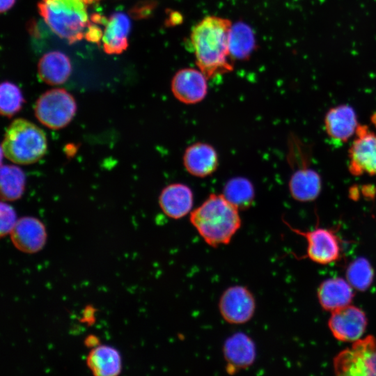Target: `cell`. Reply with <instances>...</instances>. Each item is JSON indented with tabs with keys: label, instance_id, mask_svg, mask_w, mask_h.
Masks as SVG:
<instances>
[{
	"label": "cell",
	"instance_id": "obj_9",
	"mask_svg": "<svg viewBox=\"0 0 376 376\" xmlns=\"http://www.w3.org/2000/svg\"><path fill=\"white\" fill-rule=\"evenodd\" d=\"M219 310L223 319L230 324H240L249 322L256 311L253 294L246 287L234 285L221 295Z\"/></svg>",
	"mask_w": 376,
	"mask_h": 376
},
{
	"label": "cell",
	"instance_id": "obj_5",
	"mask_svg": "<svg viewBox=\"0 0 376 376\" xmlns=\"http://www.w3.org/2000/svg\"><path fill=\"white\" fill-rule=\"evenodd\" d=\"M288 161L293 170L289 181L292 197L299 202L316 199L322 189V180L319 173L311 166L306 146L295 135L289 137Z\"/></svg>",
	"mask_w": 376,
	"mask_h": 376
},
{
	"label": "cell",
	"instance_id": "obj_2",
	"mask_svg": "<svg viewBox=\"0 0 376 376\" xmlns=\"http://www.w3.org/2000/svg\"><path fill=\"white\" fill-rule=\"evenodd\" d=\"M190 221L211 246L228 244L241 226L239 210L223 194H210L190 214Z\"/></svg>",
	"mask_w": 376,
	"mask_h": 376
},
{
	"label": "cell",
	"instance_id": "obj_27",
	"mask_svg": "<svg viewBox=\"0 0 376 376\" xmlns=\"http://www.w3.org/2000/svg\"><path fill=\"white\" fill-rule=\"evenodd\" d=\"M0 219L1 237L10 234L18 220L14 208L9 204L3 202L1 203Z\"/></svg>",
	"mask_w": 376,
	"mask_h": 376
},
{
	"label": "cell",
	"instance_id": "obj_12",
	"mask_svg": "<svg viewBox=\"0 0 376 376\" xmlns=\"http://www.w3.org/2000/svg\"><path fill=\"white\" fill-rule=\"evenodd\" d=\"M207 77L199 70L185 68L178 71L171 81V91L180 102L196 104L202 101L207 92Z\"/></svg>",
	"mask_w": 376,
	"mask_h": 376
},
{
	"label": "cell",
	"instance_id": "obj_25",
	"mask_svg": "<svg viewBox=\"0 0 376 376\" xmlns=\"http://www.w3.org/2000/svg\"><path fill=\"white\" fill-rule=\"evenodd\" d=\"M345 275L352 288L365 291L373 281L374 271L368 260L359 258L349 265Z\"/></svg>",
	"mask_w": 376,
	"mask_h": 376
},
{
	"label": "cell",
	"instance_id": "obj_13",
	"mask_svg": "<svg viewBox=\"0 0 376 376\" xmlns=\"http://www.w3.org/2000/svg\"><path fill=\"white\" fill-rule=\"evenodd\" d=\"M10 235L14 246L26 253L40 251L47 240L45 225L40 220L33 217L19 219Z\"/></svg>",
	"mask_w": 376,
	"mask_h": 376
},
{
	"label": "cell",
	"instance_id": "obj_19",
	"mask_svg": "<svg viewBox=\"0 0 376 376\" xmlns=\"http://www.w3.org/2000/svg\"><path fill=\"white\" fill-rule=\"evenodd\" d=\"M130 27V20L125 13L118 12L111 15L102 38L104 52L113 54L125 51L128 47Z\"/></svg>",
	"mask_w": 376,
	"mask_h": 376
},
{
	"label": "cell",
	"instance_id": "obj_11",
	"mask_svg": "<svg viewBox=\"0 0 376 376\" xmlns=\"http://www.w3.org/2000/svg\"><path fill=\"white\" fill-rule=\"evenodd\" d=\"M367 318L359 308L347 305L331 312L329 327L335 338L343 342H354L363 334Z\"/></svg>",
	"mask_w": 376,
	"mask_h": 376
},
{
	"label": "cell",
	"instance_id": "obj_23",
	"mask_svg": "<svg viewBox=\"0 0 376 376\" xmlns=\"http://www.w3.org/2000/svg\"><path fill=\"white\" fill-rule=\"evenodd\" d=\"M222 194L238 210H245L253 203L255 191L249 180L235 177L226 183Z\"/></svg>",
	"mask_w": 376,
	"mask_h": 376
},
{
	"label": "cell",
	"instance_id": "obj_4",
	"mask_svg": "<svg viewBox=\"0 0 376 376\" xmlns=\"http://www.w3.org/2000/svg\"><path fill=\"white\" fill-rule=\"evenodd\" d=\"M47 141L43 130L23 118L13 121L6 130L1 145L5 157L15 164H30L46 153Z\"/></svg>",
	"mask_w": 376,
	"mask_h": 376
},
{
	"label": "cell",
	"instance_id": "obj_8",
	"mask_svg": "<svg viewBox=\"0 0 376 376\" xmlns=\"http://www.w3.org/2000/svg\"><path fill=\"white\" fill-rule=\"evenodd\" d=\"M356 138L349 150V170L352 175H376V133L359 125Z\"/></svg>",
	"mask_w": 376,
	"mask_h": 376
},
{
	"label": "cell",
	"instance_id": "obj_3",
	"mask_svg": "<svg viewBox=\"0 0 376 376\" xmlns=\"http://www.w3.org/2000/svg\"><path fill=\"white\" fill-rule=\"evenodd\" d=\"M85 5L81 0H41L38 8L51 30L72 44L84 38L90 24Z\"/></svg>",
	"mask_w": 376,
	"mask_h": 376
},
{
	"label": "cell",
	"instance_id": "obj_14",
	"mask_svg": "<svg viewBox=\"0 0 376 376\" xmlns=\"http://www.w3.org/2000/svg\"><path fill=\"white\" fill-rule=\"evenodd\" d=\"M183 164L191 175L205 178L217 170L219 164L218 155L211 145L203 142L195 143L185 150Z\"/></svg>",
	"mask_w": 376,
	"mask_h": 376
},
{
	"label": "cell",
	"instance_id": "obj_30",
	"mask_svg": "<svg viewBox=\"0 0 376 376\" xmlns=\"http://www.w3.org/2000/svg\"><path fill=\"white\" fill-rule=\"evenodd\" d=\"M370 120H371V122L372 123L375 125V127H376V112H375L371 118H370Z\"/></svg>",
	"mask_w": 376,
	"mask_h": 376
},
{
	"label": "cell",
	"instance_id": "obj_29",
	"mask_svg": "<svg viewBox=\"0 0 376 376\" xmlns=\"http://www.w3.org/2000/svg\"><path fill=\"white\" fill-rule=\"evenodd\" d=\"M15 0H0V10L1 13L8 10L13 7Z\"/></svg>",
	"mask_w": 376,
	"mask_h": 376
},
{
	"label": "cell",
	"instance_id": "obj_22",
	"mask_svg": "<svg viewBox=\"0 0 376 376\" xmlns=\"http://www.w3.org/2000/svg\"><path fill=\"white\" fill-rule=\"evenodd\" d=\"M256 48L251 28L242 22L232 25L229 36V50L233 60H245Z\"/></svg>",
	"mask_w": 376,
	"mask_h": 376
},
{
	"label": "cell",
	"instance_id": "obj_7",
	"mask_svg": "<svg viewBox=\"0 0 376 376\" xmlns=\"http://www.w3.org/2000/svg\"><path fill=\"white\" fill-rule=\"evenodd\" d=\"M76 111L75 98L63 88H54L44 93L38 99L34 107L38 120L52 130H59L68 125Z\"/></svg>",
	"mask_w": 376,
	"mask_h": 376
},
{
	"label": "cell",
	"instance_id": "obj_28",
	"mask_svg": "<svg viewBox=\"0 0 376 376\" xmlns=\"http://www.w3.org/2000/svg\"><path fill=\"white\" fill-rule=\"evenodd\" d=\"M103 33L101 29L95 24H91L88 26L84 37L86 39L92 42L99 43L102 38Z\"/></svg>",
	"mask_w": 376,
	"mask_h": 376
},
{
	"label": "cell",
	"instance_id": "obj_1",
	"mask_svg": "<svg viewBox=\"0 0 376 376\" xmlns=\"http://www.w3.org/2000/svg\"><path fill=\"white\" fill-rule=\"evenodd\" d=\"M231 26L228 19L207 16L192 29L191 42L196 63L207 79L233 70V59L229 50Z\"/></svg>",
	"mask_w": 376,
	"mask_h": 376
},
{
	"label": "cell",
	"instance_id": "obj_26",
	"mask_svg": "<svg viewBox=\"0 0 376 376\" xmlns=\"http://www.w3.org/2000/svg\"><path fill=\"white\" fill-rule=\"evenodd\" d=\"M24 97L17 86L8 81L0 86V111L1 115L11 117L22 107Z\"/></svg>",
	"mask_w": 376,
	"mask_h": 376
},
{
	"label": "cell",
	"instance_id": "obj_10",
	"mask_svg": "<svg viewBox=\"0 0 376 376\" xmlns=\"http://www.w3.org/2000/svg\"><path fill=\"white\" fill-rule=\"evenodd\" d=\"M284 222L293 232L306 238L308 242L306 255L312 261L320 265H327L339 258V240L331 230L317 228L313 230L304 231L293 228Z\"/></svg>",
	"mask_w": 376,
	"mask_h": 376
},
{
	"label": "cell",
	"instance_id": "obj_18",
	"mask_svg": "<svg viewBox=\"0 0 376 376\" xmlns=\"http://www.w3.org/2000/svg\"><path fill=\"white\" fill-rule=\"evenodd\" d=\"M353 297L352 285L340 277L325 280L318 290L320 304L322 308L331 312L349 305Z\"/></svg>",
	"mask_w": 376,
	"mask_h": 376
},
{
	"label": "cell",
	"instance_id": "obj_15",
	"mask_svg": "<svg viewBox=\"0 0 376 376\" xmlns=\"http://www.w3.org/2000/svg\"><path fill=\"white\" fill-rule=\"evenodd\" d=\"M359 126L357 114L348 104H340L330 109L324 118L328 136L334 141L345 143L356 133Z\"/></svg>",
	"mask_w": 376,
	"mask_h": 376
},
{
	"label": "cell",
	"instance_id": "obj_17",
	"mask_svg": "<svg viewBox=\"0 0 376 376\" xmlns=\"http://www.w3.org/2000/svg\"><path fill=\"white\" fill-rule=\"evenodd\" d=\"M193 193L190 187L182 183H173L164 187L159 197L163 212L170 218L180 219L191 211Z\"/></svg>",
	"mask_w": 376,
	"mask_h": 376
},
{
	"label": "cell",
	"instance_id": "obj_20",
	"mask_svg": "<svg viewBox=\"0 0 376 376\" xmlns=\"http://www.w3.org/2000/svg\"><path fill=\"white\" fill-rule=\"evenodd\" d=\"M39 77L44 82L51 85L63 84L69 78L71 63L64 53L53 51L44 54L38 65Z\"/></svg>",
	"mask_w": 376,
	"mask_h": 376
},
{
	"label": "cell",
	"instance_id": "obj_31",
	"mask_svg": "<svg viewBox=\"0 0 376 376\" xmlns=\"http://www.w3.org/2000/svg\"><path fill=\"white\" fill-rule=\"evenodd\" d=\"M81 1H83L85 4H87V3H94L100 0H81Z\"/></svg>",
	"mask_w": 376,
	"mask_h": 376
},
{
	"label": "cell",
	"instance_id": "obj_6",
	"mask_svg": "<svg viewBox=\"0 0 376 376\" xmlns=\"http://www.w3.org/2000/svg\"><path fill=\"white\" fill-rule=\"evenodd\" d=\"M337 375H376V338L368 336L354 341L334 359Z\"/></svg>",
	"mask_w": 376,
	"mask_h": 376
},
{
	"label": "cell",
	"instance_id": "obj_16",
	"mask_svg": "<svg viewBox=\"0 0 376 376\" xmlns=\"http://www.w3.org/2000/svg\"><path fill=\"white\" fill-rule=\"evenodd\" d=\"M223 353L228 371L250 366L256 357L253 341L242 332L236 333L226 339L223 347Z\"/></svg>",
	"mask_w": 376,
	"mask_h": 376
},
{
	"label": "cell",
	"instance_id": "obj_24",
	"mask_svg": "<svg viewBox=\"0 0 376 376\" xmlns=\"http://www.w3.org/2000/svg\"><path fill=\"white\" fill-rule=\"evenodd\" d=\"M25 187V175L15 165L1 168V196L5 201H15L22 196Z\"/></svg>",
	"mask_w": 376,
	"mask_h": 376
},
{
	"label": "cell",
	"instance_id": "obj_21",
	"mask_svg": "<svg viewBox=\"0 0 376 376\" xmlns=\"http://www.w3.org/2000/svg\"><path fill=\"white\" fill-rule=\"evenodd\" d=\"M86 365L94 375L116 376L122 370V359L116 348L101 345L89 352L86 357Z\"/></svg>",
	"mask_w": 376,
	"mask_h": 376
}]
</instances>
